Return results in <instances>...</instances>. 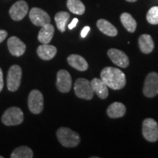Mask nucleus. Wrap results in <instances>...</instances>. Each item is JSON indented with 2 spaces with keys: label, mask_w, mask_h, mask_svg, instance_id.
<instances>
[{
  "label": "nucleus",
  "mask_w": 158,
  "mask_h": 158,
  "mask_svg": "<svg viewBox=\"0 0 158 158\" xmlns=\"http://www.w3.org/2000/svg\"><path fill=\"white\" fill-rule=\"evenodd\" d=\"M100 78L114 90H119L126 85V76L122 70L112 67H106L100 73Z\"/></svg>",
  "instance_id": "f257e3e1"
},
{
  "label": "nucleus",
  "mask_w": 158,
  "mask_h": 158,
  "mask_svg": "<svg viewBox=\"0 0 158 158\" xmlns=\"http://www.w3.org/2000/svg\"><path fill=\"white\" fill-rule=\"evenodd\" d=\"M59 143L64 147H76L81 141L80 135L76 132L68 127H60L56 131Z\"/></svg>",
  "instance_id": "f03ea898"
},
{
  "label": "nucleus",
  "mask_w": 158,
  "mask_h": 158,
  "mask_svg": "<svg viewBox=\"0 0 158 158\" xmlns=\"http://www.w3.org/2000/svg\"><path fill=\"white\" fill-rule=\"evenodd\" d=\"M74 92L78 98L87 100H92L94 93L89 81L83 78H78L74 84Z\"/></svg>",
  "instance_id": "7ed1b4c3"
},
{
  "label": "nucleus",
  "mask_w": 158,
  "mask_h": 158,
  "mask_svg": "<svg viewBox=\"0 0 158 158\" xmlns=\"http://www.w3.org/2000/svg\"><path fill=\"white\" fill-rule=\"evenodd\" d=\"M23 113L18 107L9 108L2 116V122L7 126H15L21 124L23 121Z\"/></svg>",
  "instance_id": "20e7f679"
},
{
  "label": "nucleus",
  "mask_w": 158,
  "mask_h": 158,
  "mask_svg": "<svg viewBox=\"0 0 158 158\" xmlns=\"http://www.w3.org/2000/svg\"><path fill=\"white\" fill-rule=\"evenodd\" d=\"M22 70L19 65L15 64L9 69L7 77V89L10 92H15L19 89L21 83Z\"/></svg>",
  "instance_id": "39448f33"
},
{
  "label": "nucleus",
  "mask_w": 158,
  "mask_h": 158,
  "mask_svg": "<svg viewBox=\"0 0 158 158\" xmlns=\"http://www.w3.org/2000/svg\"><path fill=\"white\" fill-rule=\"evenodd\" d=\"M142 133L144 138L148 141H157L158 140V124L157 122L151 118L144 119L142 124Z\"/></svg>",
  "instance_id": "423d86ee"
},
{
  "label": "nucleus",
  "mask_w": 158,
  "mask_h": 158,
  "mask_svg": "<svg viewBox=\"0 0 158 158\" xmlns=\"http://www.w3.org/2000/svg\"><path fill=\"white\" fill-rule=\"evenodd\" d=\"M143 93L147 98H154L158 94V74L152 72L148 74L144 81Z\"/></svg>",
  "instance_id": "0eeeda50"
},
{
  "label": "nucleus",
  "mask_w": 158,
  "mask_h": 158,
  "mask_svg": "<svg viewBox=\"0 0 158 158\" xmlns=\"http://www.w3.org/2000/svg\"><path fill=\"white\" fill-rule=\"evenodd\" d=\"M43 95L37 89L31 91L28 97V106L29 110L34 114H39L43 111Z\"/></svg>",
  "instance_id": "6e6552de"
},
{
  "label": "nucleus",
  "mask_w": 158,
  "mask_h": 158,
  "mask_svg": "<svg viewBox=\"0 0 158 158\" xmlns=\"http://www.w3.org/2000/svg\"><path fill=\"white\" fill-rule=\"evenodd\" d=\"M56 88L60 92L68 93L72 87V78L68 71L61 70L56 75Z\"/></svg>",
  "instance_id": "1a4fd4ad"
},
{
  "label": "nucleus",
  "mask_w": 158,
  "mask_h": 158,
  "mask_svg": "<svg viewBox=\"0 0 158 158\" xmlns=\"http://www.w3.org/2000/svg\"><path fill=\"white\" fill-rule=\"evenodd\" d=\"M29 19L37 27H41L51 23V18L46 12L38 7H33L29 11Z\"/></svg>",
  "instance_id": "9d476101"
},
{
  "label": "nucleus",
  "mask_w": 158,
  "mask_h": 158,
  "mask_svg": "<svg viewBox=\"0 0 158 158\" xmlns=\"http://www.w3.org/2000/svg\"><path fill=\"white\" fill-rule=\"evenodd\" d=\"M29 11L28 4L23 0H20L15 2L14 5H12L10 9L9 13L10 16L13 21H21Z\"/></svg>",
  "instance_id": "9b49d317"
},
{
  "label": "nucleus",
  "mask_w": 158,
  "mask_h": 158,
  "mask_svg": "<svg viewBox=\"0 0 158 158\" xmlns=\"http://www.w3.org/2000/svg\"><path fill=\"white\" fill-rule=\"evenodd\" d=\"M108 56L114 64L119 68H126L130 64L129 58L125 53L116 48H110L108 51Z\"/></svg>",
  "instance_id": "f8f14e48"
},
{
  "label": "nucleus",
  "mask_w": 158,
  "mask_h": 158,
  "mask_svg": "<svg viewBox=\"0 0 158 158\" xmlns=\"http://www.w3.org/2000/svg\"><path fill=\"white\" fill-rule=\"evenodd\" d=\"M7 47L10 53L15 56H21L25 53L26 45L17 37L13 36L7 40Z\"/></svg>",
  "instance_id": "ddd939ff"
},
{
  "label": "nucleus",
  "mask_w": 158,
  "mask_h": 158,
  "mask_svg": "<svg viewBox=\"0 0 158 158\" xmlns=\"http://www.w3.org/2000/svg\"><path fill=\"white\" fill-rule=\"evenodd\" d=\"M91 86L94 92L100 99H106L108 96V86L105 84V82L101 78H94L90 81Z\"/></svg>",
  "instance_id": "4468645a"
},
{
  "label": "nucleus",
  "mask_w": 158,
  "mask_h": 158,
  "mask_svg": "<svg viewBox=\"0 0 158 158\" xmlns=\"http://www.w3.org/2000/svg\"><path fill=\"white\" fill-rule=\"evenodd\" d=\"M57 49L54 45L48 44L40 45L37 49V54L43 60H51L56 56Z\"/></svg>",
  "instance_id": "2eb2a0df"
},
{
  "label": "nucleus",
  "mask_w": 158,
  "mask_h": 158,
  "mask_svg": "<svg viewBox=\"0 0 158 158\" xmlns=\"http://www.w3.org/2000/svg\"><path fill=\"white\" fill-rule=\"evenodd\" d=\"M54 35V27L51 23L43 26L38 33V40L43 44H48Z\"/></svg>",
  "instance_id": "dca6fc26"
},
{
  "label": "nucleus",
  "mask_w": 158,
  "mask_h": 158,
  "mask_svg": "<svg viewBox=\"0 0 158 158\" xmlns=\"http://www.w3.org/2000/svg\"><path fill=\"white\" fill-rule=\"evenodd\" d=\"M68 62L72 68L79 71H85L89 68V64L84 57L78 54H71L68 57Z\"/></svg>",
  "instance_id": "f3484780"
},
{
  "label": "nucleus",
  "mask_w": 158,
  "mask_h": 158,
  "mask_svg": "<svg viewBox=\"0 0 158 158\" xmlns=\"http://www.w3.org/2000/svg\"><path fill=\"white\" fill-rule=\"evenodd\" d=\"M126 113L125 106L122 102H115L110 105L107 108V114L110 118H116L124 116Z\"/></svg>",
  "instance_id": "a211bd4d"
},
{
  "label": "nucleus",
  "mask_w": 158,
  "mask_h": 158,
  "mask_svg": "<svg viewBox=\"0 0 158 158\" xmlns=\"http://www.w3.org/2000/svg\"><path fill=\"white\" fill-rule=\"evenodd\" d=\"M138 45L140 50L143 54H149L154 50L155 43L152 37L149 35L144 34L140 36L138 39Z\"/></svg>",
  "instance_id": "6ab92c4d"
},
{
  "label": "nucleus",
  "mask_w": 158,
  "mask_h": 158,
  "mask_svg": "<svg viewBox=\"0 0 158 158\" xmlns=\"http://www.w3.org/2000/svg\"><path fill=\"white\" fill-rule=\"evenodd\" d=\"M97 27L101 32L110 37H115L118 34L117 29L105 19H99L97 22Z\"/></svg>",
  "instance_id": "aec40b11"
},
{
  "label": "nucleus",
  "mask_w": 158,
  "mask_h": 158,
  "mask_svg": "<svg viewBox=\"0 0 158 158\" xmlns=\"http://www.w3.org/2000/svg\"><path fill=\"white\" fill-rule=\"evenodd\" d=\"M120 20L124 27L130 33H133L135 31L137 27V23L130 13H124L120 16Z\"/></svg>",
  "instance_id": "412c9836"
},
{
  "label": "nucleus",
  "mask_w": 158,
  "mask_h": 158,
  "mask_svg": "<svg viewBox=\"0 0 158 158\" xmlns=\"http://www.w3.org/2000/svg\"><path fill=\"white\" fill-rule=\"evenodd\" d=\"M70 14L68 12L61 11L57 13L55 15V22L56 23L57 28L61 32H64L66 29V25L70 19Z\"/></svg>",
  "instance_id": "4be33fe9"
},
{
  "label": "nucleus",
  "mask_w": 158,
  "mask_h": 158,
  "mask_svg": "<svg viewBox=\"0 0 158 158\" xmlns=\"http://www.w3.org/2000/svg\"><path fill=\"white\" fill-rule=\"evenodd\" d=\"M67 6L71 13L76 15H83L85 12V6L81 0H68Z\"/></svg>",
  "instance_id": "5701e85b"
},
{
  "label": "nucleus",
  "mask_w": 158,
  "mask_h": 158,
  "mask_svg": "<svg viewBox=\"0 0 158 158\" xmlns=\"http://www.w3.org/2000/svg\"><path fill=\"white\" fill-rule=\"evenodd\" d=\"M11 158H31L33 157V152L30 148L26 146L19 147L13 152Z\"/></svg>",
  "instance_id": "b1692460"
},
{
  "label": "nucleus",
  "mask_w": 158,
  "mask_h": 158,
  "mask_svg": "<svg viewBox=\"0 0 158 158\" xmlns=\"http://www.w3.org/2000/svg\"><path fill=\"white\" fill-rule=\"evenodd\" d=\"M147 20L149 23L153 25L158 24V7L155 6L149 9L147 14Z\"/></svg>",
  "instance_id": "393cba45"
},
{
  "label": "nucleus",
  "mask_w": 158,
  "mask_h": 158,
  "mask_svg": "<svg viewBox=\"0 0 158 158\" xmlns=\"http://www.w3.org/2000/svg\"><path fill=\"white\" fill-rule=\"evenodd\" d=\"M7 36V32L5 30L0 29V43L5 40L6 37Z\"/></svg>",
  "instance_id": "a878e982"
},
{
  "label": "nucleus",
  "mask_w": 158,
  "mask_h": 158,
  "mask_svg": "<svg viewBox=\"0 0 158 158\" xmlns=\"http://www.w3.org/2000/svg\"><path fill=\"white\" fill-rule=\"evenodd\" d=\"M90 31V27H85L84 29H82L81 32V36L83 38H84L87 35L89 31Z\"/></svg>",
  "instance_id": "bb28decb"
},
{
  "label": "nucleus",
  "mask_w": 158,
  "mask_h": 158,
  "mask_svg": "<svg viewBox=\"0 0 158 158\" xmlns=\"http://www.w3.org/2000/svg\"><path fill=\"white\" fill-rule=\"evenodd\" d=\"M78 19H76V18H75V19H73V20L72 21V22L68 25V28L70 29H74L75 27H76L77 23H78Z\"/></svg>",
  "instance_id": "cd10ccee"
},
{
  "label": "nucleus",
  "mask_w": 158,
  "mask_h": 158,
  "mask_svg": "<svg viewBox=\"0 0 158 158\" xmlns=\"http://www.w3.org/2000/svg\"><path fill=\"white\" fill-rule=\"evenodd\" d=\"M4 87V79H3V73L2 69L0 68V92H2Z\"/></svg>",
  "instance_id": "c85d7f7f"
},
{
  "label": "nucleus",
  "mask_w": 158,
  "mask_h": 158,
  "mask_svg": "<svg viewBox=\"0 0 158 158\" xmlns=\"http://www.w3.org/2000/svg\"><path fill=\"white\" fill-rule=\"evenodd\" d=\"M126 1L130 2H136L137 0H126Z\"/></svg>",
  "instance_id": "c756f323"
},
{
  "label": "nucleus",
  "mask_w": 158,
  "mask_h": 158,
  "mask_svg": "<svg viewBox=\"0 0 158 158\" xmlns=\"http://www.w3.org/2000/svg\"><path fill=\"white\" fill-rule=\"evenodd\" d=\"M0 158H3L2 156H0Z\"/></svg>",
  "instance_id": "7c9ffc66"
}]
</instances>
